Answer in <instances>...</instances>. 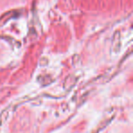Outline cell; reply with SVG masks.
I'll list each match as a JSON object with an SVG mask.
<instances>
[{
	"label": "cell",
	"instance_id": "cell-1",
	"mask_svg": "<svg viewBox=\"0 0 133 133\" xmlns=\"http://www.w3.org/2000/svg\"><path fill=\"white\" fill-rule=\"evenodd\" d=\"M120 33L118 31H116L115 34L113 35L112 39V51L114 53H118L120 50V46H121V43H120Z\"/></svg>",
	"mask_w": 133,
	"mask_h": 133
},
{
	"label": "cell",
	"instance_id": "cell-2",
	"mask_svg": "<svg viewBox=\"0 0 133 133\" xmlns=\"http://www.w3.org/2000/svg\"><path fill=\"white\" fill-rule=\"evenodd\" d=\"M77 81H78V78L75 75H70L66 78L64 83L65 89H71L75 85H76Z\"/></svg>",
	"mask_w": 133,
	"mask_h": 133
},
{
	"label": "cell",
	"instance_id": "cell-3",
	"mask_svg": "<svg viewBox=\"0 0 133 133\" xmlns=\"http://www.w3.org/2000/svg\"><path fill=\"white\" fill-rule=\"evenodd\" d=\"M8 109H6L5 111H3L2 113H1V116H0V125L3 123H5V122L8 120Z\"/></svg>",
	"mask_w": 133,
	"mask_h": 133
},
{
	"label": "cell",
	"instance_id": "cell-4",
	"mask_svg": "<svg viewBox=\"0 0 133 133\" xmlns=\"http://www.w3.org/2000/svg\"><path fill=\"white\" fill-rule=\"evenodd\" d=\"M72 65L74 66H78V65H80V62H81V60H80V57L78 55H74L72 57Z\"/></svg>",
	"mask_w": 133,
	"mask_h": 133
}]
</instances>
